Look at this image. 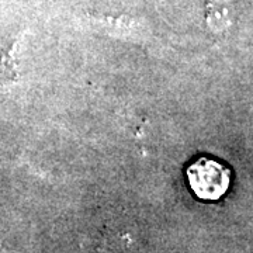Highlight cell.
<instances>
[{
  "label": "cell",
  "instance_id": "2",
  "mask_svg": "<svg viewBox=\"0 0 253 253\" xmlns=\"http://www.w3.org/2000/svg\"><path fill=\"white\" fill-rule=\"evenodd\" d=\"M232 23L231 0H208L207 24L214 31H224Z\"/></svg>",
  "mask_w": 253,
  "mask_h": 253
},
{
  "label": "cell",
  "instance_id": "1",
  "mask_svg": "<svg viewBox=\"0 0 253 253\" xmlns=\"http://www.w3.org/2000/svg\"><path fill=\"white\" fill-rule=\"evenodd\" d=\"M186 174L190 189L201 200H219L231 184V170L210 158H200L191 163Z\"/></svg>",
  "mask_w": 253,
  "mask_h": 253
}]
</instances>
